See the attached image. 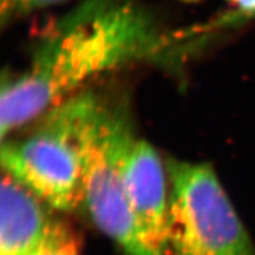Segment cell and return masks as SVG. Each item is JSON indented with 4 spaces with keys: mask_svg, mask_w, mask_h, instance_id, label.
<instances>
[{
    "mask_svg": "<svg viewBox=\"0 0 255 255\" xmlns=\"http://www.w3.org/2000/svg\"><path fill=\"white\" fill-rule=\"evenodd\" d=\"M164 41L151 15L132 0L82 1L38 44L26 69L2 76L1 141L95 78L157 56Z\"/></svg>",
    "mask_w": 255,
    "mask_h": 255,
    "instance_id": "cell-1",
    "label": "cell"
},
{
    "mask_svg": "<svg viewBox=\"0 0 255 255\" xmlns=\"http://www.w3.org/2000/svg\"><path fill=\"white\" fill-rule=\"evenodd\" d=\"M98 100L79 92L38 119L28 135L1 141L2 170L57 212L83 210L82 142Z\"/></svg>",
    "mask_w": 255,
    "mask_h": 255,
    "instance_id": "cell-2",
    "label": "cell"
},
{
    "mask_svg": "<svg viewBox=\"0 0 255 255\" xmlns=\"http://www.w3.org/2000/svg\"><path fill=\"white\" fill-rule=\"evenodd\" d=\"M137 137L129 115L101 98L82 142L83 213L123 255H152L128 203L123 164Z\"/></svg>",
    "mask_w": 255,
    "mask_h": 255,
    "instance_id": "cell-3",
    "label": "cell"
},
{
    "mask_svg": "<svg viewBox=\"0 0 255 255\" xmlns=\"http://www.w3.org/2000/svg\"><path fill=\"white\" fill-rule=\"evenodd\" d=\"M169 255H255V244L207 162L165 159Z\"/></svg>",
    "mask_w": 255,
    "mask_h": 255,
    "instance_id": "cell-4",
    "label": "cell"
},
{
    "mask_svg": "<svg viewBox=\"0 0 255 255\" xmlns=\"http://www.w3.org/2000/svg\"><path fill=\"white\" fill-rule=\"evenodd\" d=\"M123 183L143 244L152 255H169L167 167L150 143H133L123 164Z\"/></svg>",
    "mask_w": 255,
    "mask_h": 255,
    "instance_id": "cell-5",
    "label": "cell"
},
{
    "mask_svg": "<svg viewBox=\"0 0 255 255\" xmlns=\"http://www.w3.org/2000/svg\"><path fill=\"white\" fill-rule=\"evenodd\" d=\"M23 183L1 170L0 255H33L49 240L60 219Z\"/></svg>",
    "mask_w": 255,
    "mask_h": 255,
    "instance_id": "cell-6",
    "label": "cell"
},
{
    "mask_svg": "<svg viewBox=\"0 0 255 255\" xmlns=\"http://www.w3.org/2000/svg\"><path fill=\"white\" fill-rule=\"evenodd\" d=\"M33 255H79L77 238L63 220L51 237Z\"/></svg>",
    "mask_w": 255,
    "mask_h": 255,
    "instance_id": "cell-7",
    "label": "cell"
},
{
    "mask_svg": "<svg viewBox=\"0 0 255 255\" xmlns=\"http://www.w3.org/2000/svg\"><path fill=\"white\" fill-rule=\"evenodd\" d=\"M68 0H0L1 24L11 23L13 19L31 14L36 11L60 5Z\"/></svg>",
    "mask_w": 255,
    "mask_h": 255,
    "instance_id": "cell-8",
    "label": "cell"
},
{
    "mask_svg": "<svg viewBox=\"0 0 255 255\" xmlns=\"http://www.w3.org/2000/svg\"><path fill=\"white\" fill-rule=\"evenodd\" d=\"M245 15H255V0H228Z\"/></svg>",
    "mask_w": 255,
    "mask_h": 255,
    "instance_id": "cell-9",
    "label": "cell"
},
{
    "mask_svg": "<svg viewBox=\"0 0 255 255\" xmlns=\"http://www.w3.org/2000/svg\"><path fill=\"white\" fill-rule=\"evenodd\" d=\"M182 1H186V2H193V1H197V0H182Z\"/></svg>",
    "mask_w": 255,
    "mask_h": 255,
    "instance_id": "cell-10",
    "label": "cell"
}]
</instances>
